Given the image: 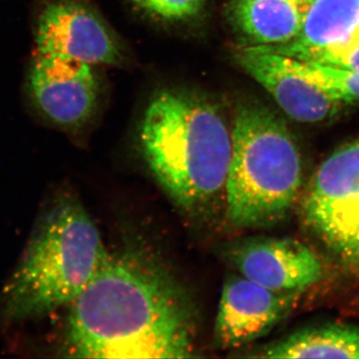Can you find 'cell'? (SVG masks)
I'll return each mask as SVG.
<instances>
[{
    "instance_id": "obj_10",
    "label": "cell",
    "mask_w": 359,
    "mask_h": 359,
    "mask_svg": "<svg viewBox=\"0 0 359 359\" xmlns=\"http://www.w3.org/2000/svg\"><path fill=\"white\" fill-rule=\"evenodd\" d=\"M233 56L241 68L294 121L316 124L332 120L346 104L294 72L280 54L238 45Z\"/></svg>"
},
{
    "instance_id": "obj_8",
    "label": "cell",
    "mask_w": 359,
    "mask_h": 359,
    "mask_svg": "<svg viewBox=\"0 0 359 359\" xmlns=\"http://www.w3.org/2000/svg\"><path fill=\"white\" fill-rule=\"evenodd\" d=\"M221 255L238 273L273 292L299 294L323 276L318 255L292 238H238L224 244Z\"/></svg>"
},
{
    "instance_id": "obj_15",
    "label": "cell",
    "mask_w": 359,
    "mask_h": 359,
    "mask_svg": "<svg viewBox=\"0 0 359 359\" xmlns=\"http://www.w3.org/2000/svg\"><path fill=\"white\" fill-rule=\"evenodd\" d=\"M151 15L161 20L179 21L191 20L202 11L205 0H131Z\"/></svg>"
},
{
    "instance_id": "obj_13",
    "label": "cell",
    "mask_w": 359,
    "mask_h": 359,
    "mask_svg": "<svg viewBox=\"0 0 359 359\" xmlns=\"http://www.w3.org/2000/svg\"><path fill=\"white\" fill-rule=\"evenodd\" d=\"M250 358L359 359V325L327 323L295 330Z\"/></svg>"
},
{
    "instance_id": "obj_11",
    "label": "cell",
    "mask_w": 359,
    "mask_h": 359,
    "mask_svg": "<svg viewBox=\"0 0 359 359\" xmlns=\"http://www.w3.org/2000/svg\"><path fill=\"white\" fill-rule=\"evenodd\" d=\"M359 43V0H314L302 32L275 46H257L304 62L325 59Z\"/></svg>"
},
{
    "instance_id": "obj_2",
    "label": "cell",
    "mask_w": 359,
    "mask_h": 359,
    "mask_svg": "<svg viewBox=\"0 0 359 359\" xmlns=\"http://www.w3.org/2000/svg\"><path fill=\"white\" fill-rule=\"evenodd\" d=\"M139 140L149 169L179 209L204 216L224 205L231 130L216 105L185 92L161 91L145 111Z\"/></svg>"
},
{
    "instance_id": "obj_3",
    "label": "cell",
    "mask_w": 359,
    "mask_h": 359,
    "mask_svg": "<svg viewBox=\"0 0 359 359\" xmlns=\"http://www.w3.org/2000/svg\"><path fill=\"white\" fill-rule=\"evenodd\" d=\"M108 255L82 203L70 193L52 196L0 292V320L6 325L40 320L69 306Z\"/></svg>"
},
{
    "instance_id": "obj_6",
    "label": "cell",
    "mask_w": 359,
    "mask_h": 359,
    "mask_svg": "<svg viewBox=\"0 0 359 359\" xmlns=\"http://www.w3.org/2000/svg\"><path fill=\"white\" fill-rule=\"evenodd\" d=\"M26 93L39 118L56 128L75 132L95 114L98 80L92 65L36 52L26 78Z\"/></svg>"
},
{
    "instance_id": "obj_12",
    "label": "cell",
    "mask_w": 359,
    "mask_h": 359,
    "mask_svg": "<svg viewBox=\"0 0 359 359\" xmlns=\"http://www.w3.org/2000/svg\"><path fill=\"white\" fill-rule=\"evenodd\" d=\"M314 0H230L226 20L245 46H275L302 32Z\"/></svg>"
},
{
    "instance_id": "obj_9",
    "label": "cell",
    "mask_w": 359,
    "mask_h": 359,
    "mask_svg": "<svg viewBox=\"0 0 359 359\" xmlns=\"http://www.w3.org/2000/svg\"><path fill=\"white\" fill-rule=\"evenodd\" d=\"M297 294L266 289L238 273L226 276L215 321V346L240 348L262 339L289 316Z\"/></svg>"
},
{
    "instance_id": "obj_16",
    "label": "cell",
    "mask_w": 359,
    "mask_h": 359,
    "mask_svg": "<svg viewBox=\"0 0 359 359\" xmlns=\"http://www.w3.org/2000/svg\"><path fill=\"white\" fill-rule=\"evenodd\" d=\"M320 65L334 66L344 69L359 71V43L344 49L325 59Z\"/></svg>"
},
{
    "instance_id": "obj_4",
    "label": "cell",
    "mask_w": 359,
    "mask_h": 359,
    "mask_svg": "<svg viewBox=\"0 0 359 359\" xmlns=\"http://www.w3.org/2000/svg\"><path fill=\"white\" fill-rule=\"evenodd\" d=\"M304 165L282 118L256 102L238 104L224 214L238 230L273 228L287 218L301 195Z\"/></svg>"
},
{
    "instance_id": "obj_1",
    "label": "cell",
    "mask_w": 359,
    "mask_h": 359,
    "mask_svg": "<svg viewBox=\"0 0 359 359\" xmlns=\"http://www.w3.org/2000/svg\"><path fill=\"white\" fill-rule=\"evenodd\" d=\"M198 311L176 276L150 250L111 252L68 306L60 353L73 358H191Z\"/></svg>"
},
{
    "instance_id": "obj_7",
    "label": "cell",
    "mask_w": 359,
    "mask_h": 359,
    "mask_svg": "<svg viewBox=\"0 0 359 359\" xmlns=\"http://www.w3.org/2000/svg\"><path fill=\"white\" fill-rule=\"evenodd\" d=\"M37 53L52 54L89 65L121 62V46L102 18L82 0H48L35 20Z\"/></svg>"
},
{
    "instance_id": "obj_5",
    "label": "cell",
    "mask_w": 359,
    "mask_h": 359,
    "mask_svg": "<svg viewBox=\"0 0 359 359\" xmlns=\"http://www.w3.org/2000/svg\"><path fill=\"white\" fill-rule=\"evenodd\" d=\"M302 223L328 252L359 264V138L335 149L302 197Z\"/></svg>"
},
{
    "instance_id": "obj_14",
    "label": "cell",
    "mask_w": 359,
    "mask_h": 359,
    "mask_svg": "<svg viewBox=\"0 0 359 359\" xmlns=\"http://www.w3.org/2000/svg\"><path fill=\"white\" fill-rule=\"evenodd\" d=\"M287 57V56H285ZM294 72L344 103L359 101V71L287 57Z\"/></svg>"
}]
</instances>
